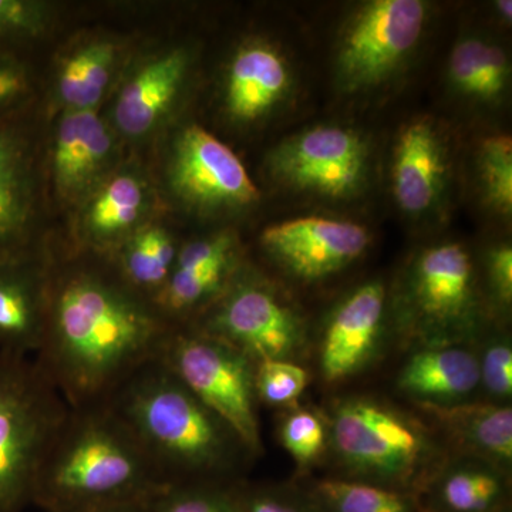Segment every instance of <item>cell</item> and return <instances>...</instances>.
<instances>
[{
  "instance_id": "obj_30",
  "label": "cell",
  "mask_w": 512,
  "mask_h": 512,
  "mask_svg": "<svg viewBox=\"0 0 512 512\" xmlns=\"http://www.w3.org/2000/svg\"><path fill=\"white\" fill-rule=\"evenodd\" d=\"M480 392L478 400L493 404H511L512 342L504 332L485 330L476 345Z\"/></svg>"
},
{
  "instance_id": "obj_33",
  "label": "cell",
  "mask_w": 512,
  "mask_h": 512,
  "mask_svg": "<svg viewBox=\"0 0 512 512\" xmlns=\"http://www.w3.org/2000/svg\"><path fill=\"white\" fill-rule=\"evenodd\" d=\"M478 174L488 204L501 215L512 211V141L508 136L485 138L478 150Z\"/></svg>"
},
{
  "instance_id": "obj_3",
  "label": "cell",
  "mask_w": 512,
  "mask_h": 512,
  "mask_svg": "<svg viewBox=\"0 0 512 512\" xmlns=\"http://www.w3.org/2000/svg\"><path fill=\"white\" fill-rule=\"evenodd\" d=\"M167 487L110 404L69 407L37 471L32 504L82 512L151 500Z\"/></svg>"
},
{
  "instance_id": "obj_27",
  "label": "cell",
  "mask_w": 512,
  "mask_h": 512,
  "mask_svg": "<svg viewBox=\"0 0 512 512\" xmlns=\"http://www.w3.org/2000/svg\"><path fill=\"white\" fill-rule=\"evenodd\" d=\"M319 512H426L420 495L348 478L301 481Z\"/></svg>"
},
{
  "instance_id": "obj_40",
  "label": "cell",
  "mask_w": 512,
  "mask_h": 512,
  "mask_svg": "<svg viewBox=\"0 0 512 512\" xmlns=\"http://www.w3.org/2000/svg\"><path fill=\"white\" fill-rule=\"evenodd\" d=\"M501 512H512V507L507 508V510L501 511Z\"/></svg>"
},
{
  "instance_id": "obj_39",
  "label": "cell",
  "mask_w": 512,
  "mask_h": 512,
  "mask_svg": "<svg viewBox=\"0 0 512 512\" xmlns=\"http://www.w3.org/2000/svg\"><path fill=\"white\" fill-rule=\"evenodd\" d=\"M511 6L512 3L510 0H508V2H497V8L500 10L501 16H503L505 20H511Z\"/></svg>"
},
{
  "instance_id": "obj_16",
  "label": "cell",
  "mask_w": 512,
  "mask_h": 512,
  "mask_svg": "<svg viewBox=\"0 0 512 512\" xmlns=\"http://www.w3.org/2000/svg\"><path fill=\"white\" fill-rule=\"evenodd\" d=\"M153 195L136 168L113 170L79 204L76 241L87 254L109 256L146 225Z\"/></svg>"
},
{
  "instance_id": "obj_9",
  "label": "cell",
  "mask_w": 512,
  "mask_h": 512,
  "mask_svg": "<svg viewBox=\"0 0 512 512\" xmlns=\"http://www.w3.org/2000/svg\"><path fill=\"white\" fill-rule=\"evenodd\" d=\"M426 20L420 0H373L357 9L340 36L339 86L366 92L392 79L419 45Z\"/></svg>"
},
{
  "instance_id": "obj_36",
  "label": "cell",
  "mask_w": 512,
  "mask_h": 512,
  "mask_svg": "<svg viewBox=\"0 0 512 512\" xmlns=\"http://www.w3.org/2000/svg\"><path fill=\"white\" fill-rule=\"evenodd\" d=\"M33 94V74L18 52L0 49V120L15 116Z\"/></svg>"
},
{
  "instance_id": "obj_28",
  "label": "cell",
  "mask_w": 512,
  "mask_h": 512,
  "mask_svg": "<svg viewBox=\"0 0 512 512\" xmlns=\"http://www.w3.org/2000/svg\"><path fill=\"white\" fill-rule=\"evenodd\" d=\"M448 74L458 92L488 103L500 99L507 90L510 63L500 46L478 37H468L454 46Z\"/></svg>"
},
{
  "instance_id": "obj_35",
  "label": "cell",
  "mask_w": 512,
  "mask_h": 512,
  "mask_svg": "<svg viewBox=\"0 0 512 512\" xmlns=\"http://www.w3.org/2000/svg\"><path fill=\"white\" fill-rule=\"evenodd\" d=\"M242 512H319L301 483L238 484Z\"/></svg>"
},
{
  "instance_id": "obj_11",
  "label": "cell",
  "mask_w": 512,
  "mask_h": 512,
  "mask_svg": "<svg viewBox=\"0 0 512 512\" xmlns=\"http://www.w3.org/2000/svg\"><path fill=\"white\" fill-rule=\"evenodd\" d=\"M168 185L187 207L205 214L237 211L259 201V191L237 154L200 126L175 138Z\"/></svg>"
},
{
  "instance_id": "obj_1",
  "label": "cell",
  "mask_w": 512,
  "mask_h": 512,
  "mask_svg": "<svg viewBox=\"0 0 512 512\" xmlns=\"http://www.w3.org/2000/svg\"><path fill=\"white\" fill-rule=\"evenodd\" d=\"M173 329L106 256L104 265L74 259L47 269L45 330L33 359L67 406H101L160 357Z\"/></svg>"
},
{
  "instance_id": "obj_20",
  "label": "cell",
  "mask_w": 512,
  "mask_h": 512,
  "mask_svg": "<svg viewBox=\"0 0 512 512\" xmlns=\"http://www.w3.org/2000/svg\"><path fill=\"white\" fill-rule=\"evenodd\" d=\"M397 392L413 406L447 407L478 400L477 350L474 345L410 349L397 370Z\"/></svg>"
},
{
  "instance_id": "obj_17",
  "label": "cell",
  "mask_w": 512,
  "mask_h": 512,
  "mask_svg": "<svg viewBox=\"0 0 512 512\" xmlns=\"http://www.w3.org/2000/svg\"><path fill=\"white\" fill-rule=\"evenodd\" d=\"M114 154L113 130L97 111H63L50 154L59 197L80 204L114 170Z\"/></svg>"
},
{
  "instance_id": "obj_19",
  "label": "cell",
  "mask_w": 512,
  "mask_h": 512,
  "mask_svg": "<svg viewBox=\"0 0 512 512\" xmlns=\"http://www.w3.org/2000/svg\"><path fill=\"white\" fill-rule=\"evenodd\" d=\"M447 147L430 119H414L400 130L392 158L394 201L406 214L419 217L436 208L446 191Z\"/></svg>"
},
{
  "instance_id": "obj_31",
  "label": "cell",
  "mask_w": 512,
  "mask_h": 512,
  "mask_svg": "<svg viewBox=\"0 0 512 512\" xmlns=\"http://www.w3.org/2000/svg\"><path fill=\"white\" fill-rule=\"evenodd\" d=\"M238 484L167 485L151 498L154 512H242Z\"/></svg>"
},
{
  "instance_id": "obj_13",
  "label": "cell",
  "mask_w": 512,
  "mask_h": 512,
  "mask_svg": "<svg viewBox=\"0 0 512 512\" xmlns=\"http://www.w3.org/2000/svg\"><path fill=\"white\" fill-rule=\"evenodd\" d=\"M386 286L369 281L349 292L329 313L316 348L320 380L338 386L375 362L384 338Z\"/></svg>"
},
{
  "instance_id": "obj_15",
  "label": "cell",
  "mask_w": 512,
  "mask_h": 512,
  "mask_svg": "<svg viewBox=\"0 0 512 512\" xmlns=\"http://www.w3.org/2000/svg\"><path fill=\"white\" fill-rule=\"evenodd\" d=\"M36 217L35 148L18 113L0 120V264L36 254Z\"/></svg>"
},
{
  "instance_id": "obj_2",
  "label": "cell",
  "mask_w": 512,
  "mask_h": 512,
  "mask_svg": "<svg viewBox=\"0 0 512 512\" xmlns=\"http://www.w3.org/2000/svg\"><path fill=\"white\" fill-rule=\"evenodd\" d=\"M109 404L165 485L244 481L254 454L160 359L134 373Z\"/></svg>"
},
{
  "instance_id": "obj_22",
  "label": "cell",
  "mask_w": 512,
  "mask_h": 512,
  "mask_svg": "<svg viewBox=\"0 0 512 512\" xmlns=\"http://www.w3.org/2000/svg\"><path fill=\"white\" fill-rule=\"evenodd\" d=\"M47 269L39 251L0 264V352L26 357L39 352L45 330Z\"/></svg>"
},
{
  "instance_id": "obj_29",
  "label": "cell",
  "mask_w": 512,
  "mask_h": 512,
  "mask_svg": "<svg viewBox=\"0 0 512 512\" xmlns=\"http://www.w3.org/2000/svg\"><path fill=\"white\" fill-rule=\"evenodd\" d=\"M276 433L302 480L328 458L329 429L320 410L301 404L282 410Z\"/></svg>"
},
{
  "instance_id": "obj_7",
  "label": "cell",
  "mask_w": 512,
  "mask_h": 512,
  "mask_svg": "<svg viewBox=\"0 0 512 512\" xmlns=\"http://www.w3.org/2000/svg\"><path fill=\"white\" fill-rule=\"evenodd\" d=\"M187 326L222 340L255 365L264 360L302 363L311 349L302 312L278 286L245 265L220 298Z\"/></svg>"
},
{
  "instance_id": "obj_34",
  "label": "cell",
  "mask_w": 512,
  "mask_h": 512,
  "mask_svg": "<svg viewBox=\"0 0 512 512\" xmlns=\"http://www.w3.org/2000/svg\"><path fill=\"white\" fill-rule=\"evenodd\" d=\"M53 22V8L36 0H0V49L18 47L43 36Z\"/></svg>"
},
{
  "instance_id": "obj_18",
  "label": "cell",
  "mask_w": 512,
  "mask_h": 512,
  "mask_svg": "<svg viewBox=\"0 0 512 512\" xmlns=\"http://www.w3.org/2000/svg\"><path fill=\"white\" fill-rule=\"evenodd\" d=\"M190 72V55L181 47L148 57L121 86L111 120L128 138L154 133L174 109Z\"/></svg>"
},
{
  "instance_id": "obj_8",
  "label": "cell",
  "mask_w": 512,
  "mask_h": 512,
  "mask_svg": "<svg viewBox=\"0 0 512 512\" xmlns=\"http://www.w3.org/2000/svg\"><path fill=\"white\" fill-rule=\"evenodd\" d=\"M158 359L212 412L227 421L254 456L262 451L255 363L190 326L171 330Z\"/></svg>"
},
{
  "instance_id": "obj_5",
  "label": "cell",
  "mask_w": 512,
  "mask_h": 512,
  "mask_svg": "<svg viewBox=\"0 0 512 512\" xmlns=\"http://www.w3.org/2000/svg\"><path fill=\"white\" fill-rule=\"evenodd\" d=\"M487 320L476 265L464 245L444 242L416 255L396 305V330L407 349L476 345Z\"/></svg>"
},
{
  "instance_id": "obj_4",
  "label": "cell",
  "mask_w": 512,
  "mask_h": 512,
  "mask_svg": "<svg viewBox=\"0 0 512 512\" xmlns=\"http://www.w3.org/2000/svg\"><path fill=\"white\" fill-rule=\"evenodd\" d=\"M322 413L330 476L420 495L450 454L429 421L376 394L340 396Z\"/></svg>"
},
{
  "instance_id": "obj_14",
  "label": "cell",
  "mask_w": 512,
  "mask_h": 512,
  "mask_svg": "<svg viewBox=\"0 0 512 512\" xmlns=\"http://www.w3.org/2000/svg\"><path fill=\"white\" fill-rule=\"evenodd\" d=\"M234 232L192 239L180 245L170 278L153 299L154 306L174 328L191 325L220 298L241 268Z\"/></svg>"
},
{
  "instance_id": "obj_37",
  "label": "cell",
  "mask_w": 512,
  "mask_h": 512,
  "mask_svg": "<svg viewBox=\"0 0 512 512\" xmlns=\"http://www.w3.org/2000/svg\"><path fill=\"white\" fill-rule=\"evenodd\" d=\"M488 296L491 306L507 315L512 303V248L510 244L495 245L485 256Z\"/></svg>"
},
{
  "instance_id": "obj_32",
  "label": "cell",
  "mask_w": 512,
  "mask_h": 512,
  "mask_svg": "<svg viewBox=\"0 0 512 512\" xmlns=\"http://www.w3.org/2000/svg\"><path fill=\"white\" fill-rule=\"evenodd\" d=\"M311 382V373L302 363L291 360H264L255 365V393L259 406L285 410L299 404Z\"/></svg>"
},
{
  "instance_id": "obj_38",
  "label": "cell",
  "mask_w": 512,
  "mask_h": 512,
  "mask_svg": "<svg viewBox=\"0 0 512 512\" xmlns=\"http://www.w3.org/2000/svg\"><path fill=\"white\" fill-rule=\"evenodd\" d=\"M82 512H154L151 500L128 501V503L104 505V507L92 508Z\"/></svg>"
},
{
  "instance_id": "obj_6",
  "label": "cell",
  "mask_w": 512,
  "mask_h": 512,
  "mask_svg": "<svg viewBox=\"0 0 512 512\" xmlns=\"http://www.w3.org/2000/svg\"><path fill=\"white\" fill-rule=\"evenodd\" d=\"M67 412L33 357L0 352V512L32 504L37 471Z\"/></svg>"
},
{
  "instance_id": "obj_23",
  "label": "cell",
  "mask_w": 512,
  "mask_h": 512,
  "mask_svg": "<svg viewBox=\"0 0 512 512\" xmlns=\"http://www.w3.org/2000/svg\"><path fill=\"white\" fill-rule=\"evenodd\" d=\"M450 453L484 458L512 473V407L473 400L447 407L414 406Z\"/></svg>"
},
{
  "instance_id": "obj_10",
  "label": "cell",
  "mask_w": 512,
  "mask_h": 512,
  "mask_svg": "<svg viewBox=\"0 0 512 512\" xmlns=\"http://www.w3.org/2000/svg\"><path fill=\"white\" fill-rule=\"evenodd\" d=\"M272 175L292 190L350 200L365 188L369 175V148L355 130L319 126L296 134L271 151Z\"/></svg>"
},
{
  "instance_id": "obj_12",
  "label": "cell",
  "mask_w": 512,
  "mask_h": 512,
  "mask_svg": "<svg viewBox=\"0 0 512 512\" xmlns=\"http://www.w3.org/2000/svg\"><path fill=\"white\" fill-rule=\"evenodd\" d=\"M370 232L352 221L303 217L265 228V254L286 275L301 282L323 281L359 261L370 247Z\"/></svg>"
},
{
  "instance_id": "obj_21",
  "label": "cell",
  "mask_w": 512,
  "mask_h": 512,
  "mask_svg": "<svg viewBox=\"0 0 512 512\" xmlns=\"http://www.w3.org/2000/svg\"><path fill=\"white\" fill-rule=\"evenodd\" d=\"M292 72L285 56L271 43L252 40L239 47L227 69L224 106L229 119L256 123L284 103Z\"/></svg>"
},
{
  "instance_id": "obj_25",
  "label": "cell",
  "mask_w": 512,
  "mask_h": 512,
  "mask_svg": "<svg viewBox=\"0 0 512 512\" xmlns=\"http://www.w3.org/2000/svg\"><path fill=\"white\" fill-rule=\"evenodd\" d=\"M123 49L106 36L86 37L60 56L55 99L63 111H97L109 92Z\"/></svg>"
},
{
  "instance_id": "obj_24",
  "label": "cell",
  "mask_w": 512,
  "mask_h": 512,
  "mask_svg": "<svg viewBox=\"0 0 512 512\" xmlns=\"http://www.w3.org/2000/svg\"><path fill=\"white\" fill-rule=\"evenodd\" d=\"M511 471L466 454H448L420 493L426 512H501L512 507Z\"/></svg>"
},
{
  "instance_id": "obj_26",
  "label": "cell",
  "mask_w": 512,
  "mask_h": 512,
  "mask_svg": "<svg viewBox=\"0 0 512 512\" xmlns=\"http://www.w3.org/2000/svg\"><path fill=\"white\" fill-rule=\"evenodd\" d=\"M178 251L180 244L167 228L146 224L106 258L124 284L153 302L170 278Z\"/></svg>"
}]
</instances>
